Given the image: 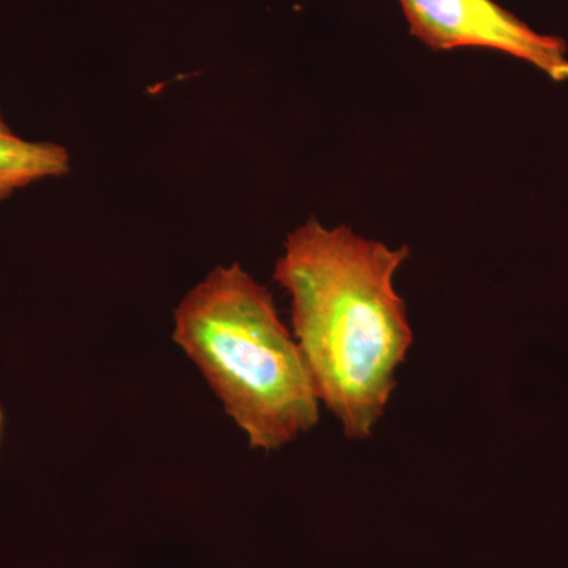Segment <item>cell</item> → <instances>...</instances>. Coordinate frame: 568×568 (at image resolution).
<instances>
[{
	"label": "cell",
	"instance_id": "3957f363",
	"mask_svg": "<svg viewBox=\"0 0 568 568\" xmlns=\"http://www.w3.org/2000/svg\"><path fill=\"white\" fill-rule=\"evenodd\" d=\"M409 33L432 51L478 48L529 63L555 82L568 81V47L534 31L495 0H398Z\"/></svg>",
	"mask_w": 568,
	"mask_h": 568
},
{
	"label": "cell",
	"instance_id": "5b68a950",
	"mask_svg": "<svg viewBox=\"0 0 568 568\" xmlns=\"http://www.w3.org/2000/svg\"><path fill=\"white\" fill-rule=\"evenodd\" d=\"M0 424H2V414H0Z\"/></svg>",
	"mask_w": 568,
	"mask_h": 568
},
{
	"label": "cell",
	"instance_id": "7a4b0ae2",
	"mask_svg": "<svg viewBox=\"0 0 568 568\" xmlns=\"http://www.w3.org/2000/svg\"><path fill=\"white\" fill-rule=\"evenodd\" d=\"M173 336L254 450H280L320 422L304 355L241 264L219 265L183 295Z\"/></svg>",
	"mask_w": 568,
	"mask_h": 568
},
{
	"label": "cell",
	"instance_id": "6da1fadb",
	"mask_svg": "<svg viewBox=\"0 0 568 568\" xmlns=\"http://www.w3.org/2000/svg\"><path fill=\"white\" fill-rule=\"evenodd\" d=\"M409 246L390 248L346 224L306 220L284 241L274 280L291 297L294 338L316 395L353 440L372 436L414 343L395 275Z\"/></svg>",
	"mask_w": 568,
	"mask_h": 568
},
{
	"label": "cell",
	"instance_id": "277c9868",
	"mask_svg": "<svg viewBox=\"0 0 568 568\" xmlns=\"http://www.w3.org/2000/svg\"><path fill=\"white\" fill-rule=\"evenodd\" d=\"M65 148L51 141H31L11 130L0 111V201L36 183L70 173Z\"/></svg>",
	"mask_w": 568,
	"mask_h": 568
}]
</instances>
